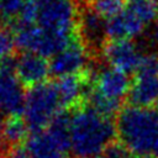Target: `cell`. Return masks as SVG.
<instances>
[{
  "instance_id": "obj_1",
  "label": "cell",
  "mask_w": 158,
  "mask_h": 158,
  "mask_svg": "<svg viewBox=\"0 0 158 158\" xmlns=\"http://www.w3.org/2000/svg\"><path fill=\"white\" fill-rule=\"evenodd\" d=\"M117 141L137 158H158V110L123 105L115 120Z\"/></svg>"
},
{
  "instance_id": "obj_2",
  "label": "cell",
  "mask_w": 158,
  "mask_h": 158,
  "mask_svg": "<svg viewBox=\"0 0 158 158\" xmlns=\"http://www.w3.org/2000/svg\"><path fill=\"white\" fill-rule=\"evenodd\" d=\"M116 139V126L111 117L99 114L89 104L72 111V158L100 157L106 147Z\"/></svg>"
},
{
  "instance_id": "obj_3",
  "label": "cell",
  "mask_w": 158,
  "mask_h": 158,
  "mask_svg": "<svg viewBox=\"0 0 158 158\" xmlns=\"http://www.w3.org/2000/svg\"><path fill=\"white\" fill-rule=\"evenodd\" d=\"M62 107L56 81L35 85L26 93L23 118L30 132L46 130Z\"/></svg>"
},
{
  "instance_id": "obj_4",
  "label": "cell",
  "mask_w": 158,
  "mask_h": 158,
  "mask_svg": "<svg viewBox=\"0 0 158 158\" xmlns=\"http://www.w3.org/2000/svg\"><path fill=\"white\" fill-rule=\"evenodd\" d=\"M78 15L75 0H37L36 25L51 33L69 40L77 37Z\"/></svg>"
},
{
  "instance_id": "obj_5",
  "label": "cell",
  "mask_w": 158,
  "mask_h": 158,
  "mask_svg": "<svg viewBox=\"0 0 158 158\" xmlns=\"http://www.w3.org/2000/svg\"><path fill=\"white\" fill-rule=\"evenodd\" d=\"M26 93L16 74V54L0 62V117L23 115Z\"/></svg>"
},
{
  "instance_id": "obj_6",
  "label": "cell",
  "mask_w": 158,
  "mask_h": 158,
  "mask_svg": "<svg viewBox=\"0 0 158 158\" xmlns=\"http://www.w3.org/2000/svg\"><path fill=\"white\" fill-rule=\"evenodd\" d=\"M78 6V36L91 59H102V51L109 41L106 31L107 20L96 14L85 2Z\"/></svg>"
},
{
  "instance_id": "obj_7",
  "label": "cell",
  "mask_w": 158,
  "mask_h": 158,
  "mask_svg": "<svg viewBox=\"0 0 158 158\" xmlns=\"http://www.w3.org/2000/svg\"><path fill=\"white\" fill-rule=\"evenodd\" d=\"M132 80L128 74L105 64L104 59H98L94 67L93 89L111 100L123 101L127 99Z\"/></svg>"
},
{
  "instance_id": "obj_8",
  "label": "cell",
  "mask_w": 158,
  "mask_h": 158,
  "mask_svg": "<svg viewBox=\"0 0 158 158\" xmlns=\"http://www.w3.org/2000/svg\"><path fill=\"white\" fill-rule=\"evenodd\" d=\"M93 62L94 59L90 58L79 36H77L63 51L51 58V75L60 78L65 75L78 74L89 68Z\"/></svg>"
},
{
  "instance_id": "obj_9",
  "label": "cell",
  "mask_w": 158,
  "mask_h": 158,
  "mask_svg": "<svg viewBox=\"0 0 158 158\" xmlns=\"http://www.w3.org/2000/svg\"><path fill=\"white\" fill-rule=\"evenodd\" d=\"M142 58L143 53L132 40H109L102 51V59L126 74H135Z\"/></svg>"
},
{
  "instance_id": "obj_10",
  "label": "cell",
  "mask_w": 158,
  "mask_h": 158,
  "mask_svg": "<svg viewBox=\"0 0 158 158\" xmlns=\"http://www.w3.org/2000/svg\"><path fill=\"white\" fill-rule=\"evenodd\" d=\"M16 74L26 88L47 81L51 74L49 60L36 53L21 52L16 54Z\"/></svg>"
},
{
  "instance_id": "obj_11",
  "label": "cell",
  "mask_w": 158,
  "mask_h": 158,
  "mask_svg": "<svg viewBox=\"0 0 158 158\" xmlns=\"http://www.w3.org/2000/svg\"><path fill=\"white\" fill-rule=\"evenodd\" d=\"M158 99V74L137 70L127 95L128 105L149 107Z\"/></svg>"
},
{
  "instance_id": "obj_12",
  "label": "cell",
  "mask_w": 158,
  "mask_h": 158,
  "mask_svg": "<svg viewBox=\"0 0 158 158\" xmlns=\"http://www.w3.org/2000/svg\"><path fill=\"white\" fill-rule=\"evenodd\" d=\"M146 25L127 7L106 21L109 40H132L141 36Z\"/></svg>"
},
{
  "instance_id": "obj_13",
  "label": "cell",
  "mask_w": 158,
  "mask_h": 158,
  "mask_svg": "<svg viewBox=\"0 0 158 158\" xmlns=\"http://www.w3.org/2000/svg\"><path fill=\"white\" fill-rule=\"evenodd\" d=\"M30 158H70V153L63 149L46 130L31 132L25 142Z\"/></svg>"
},
{
  "instance_id": "obj_14",
  "label": "cell",
  "mask_w": 158,
  "mask_h": 158,
  "mask_svg": "<svg viewBox=\"0 0 158 158\" xmlns=\"http://www.w3.org/2000/svg\"><path fill=\"white\" fill-rule=\"evenodd\" d=\"M4 136L10 148L21 146L22 142L28 138L30 128L22 116H11L5 118L4 123Z\"/></svg>"
},
{
  "instance_id": "obj_15",
  "label": "cell",
  "mask_w": 158,
  "mask_h": 158,
  "mask_svg": "<svg viewBox=\"0 0 158 158\" xmlns=\"http://www.w3.org/2000/svg\"><path fill=\"white\" fill-rule=\"evenodd\" d=\"M146 26L158 21V2L157 0H133L128 1L127 6Z\"/></svg>"
},
{
  "instance_id": "obj_16",
  "label": "cell",
  "mask_w": 158,
  "mask_h": 158,
  "mask_svg": "<svg viewBox=\"0 0 158 158\" xmlns=\"http://www.w3.org/2000/svg\"><path fill=\"white\" fill-rule=\"evenodd\" d=\"M127 0H88L85 4L89 5L96 14L109 20L123 11Z\"/></svg>"
},
{
  "instance_id": "obj_17",
  "label": "cell",
  "mask_w": 158,
  "mask_h": 158,
  "mask_svg": "<svg viewBox=\"0 0 158 158\" xmlns=\"http://www.w3.org/2000/svg\"><path fill=\"white\" fill-rule=\"evenodd\" d=\"M26 0H0V25L11 26L15 23L25 6Z\"/></svg>"
},
{
  "instance_id": "obj_18",
  "label": "cell",
  "mask_w": 158,
  "mask_h": 158,
  "mask_svg": "<svg viewBox=\"0 0 158 158\" xmlns=\"http://www.w3.org/2000/svg\"><path fill=\"white\" fill-rule=\"evenodd\" d=\"M16 49V42H15V35L11 27L0 25V62L15 56Z\"/></svg>"
},
{
  "instance_id": "obj_19",
  "label": "cell",
  "mask_w": 158,
  "mask_h": 158,
  "mask_svg": "<svg viewBox=\"0 0 158 158\" xmlns=\"http://www.w3.org/2000/svg\"><path fill=\"white\" fill-rule=\"evenodd\" d=\"M102 157L104 158H131L132 154L127 151V148L123 144H121L116 139L106 147V149L102 153Z\"/></svg>"
},
{
  "instance_id": "obj_20",
  "label": "cell",
  "mask_w": 158,
  "mask_h": 158,
  "mask_svg": "<svg viewBox=\"0 0 158 158\" xmlns=\"http://www.w3.org/2000/svg\"><path fill=\"white\" fill-rule=\"evenodd\" d=\"M10 147L5 139V136H4V126L0 121V158H6L9 152H10Z\"/></svg>"
},
{
  "instance_id": "obj_21",
  "label": "cell",
  "mask_w": 158,
  "mask_h": 158,
  "mask_svg": "<svg viewBox=\"0 0 158 158\" xmlns=\"http://www.w3.org/2000/svg\"><path fill=\"white\" fill-rule=\"evenodd\" d=\"M6 158H30V157H28V153H27L25 146L21 144V146L11 148Z\"/></svg>"
},
{
  "instance_id": "obj_22",
  "label": "cell",
  "mask_w": 158,
  "mask_h": 158,
  "mask_svg": "<svg viewBox=\"0 0 158 158\" xmlns=\"http://www.w3.org/2000/svg\"><path fill=\"white\" fill-rule=\"evenodd\" d=\"M149 43H152L153 46H157L158 47V21L154 22V25L152 26L148 36H147Z\"/></svg>"
},
{
  "instance_id": "obj_23",
  "label": "cell",
  "mask_w": 158,
  "mask_h": 158,
  "mask_svg": "<svg viewBox=\"0 0 158 158\" xmlns=\"http://www.w3.org/2000/svg\"><path fill=\"white\" fill-rule=\"evenodd\" d=\"M154 107H156V109H157V110H158V99H157V101H156V102H154Z\"/></svg>"
},
{
  "instance_id": "obj_24",
  "label": "cell",
  "mask_w": 158,
  "mask_h": 158,
  "mask_svg": "<svg viewBox=\"0 0 158 158\" xmlns=\"http://www.w3.org/2000/svg\"><path fill=\"white\" fill-rule=\"evenodd\" d=\"M96 158H104V157H102V156H100V157H96Z\"/></svg>"
},
{
  "instance_id": "obj_25",
  "label": "cell",
  "mask_w": 158,
  "mask_h": 158,
  "mask_svg": "<svg viewBox=\"0 0 158 158\" xmlns=\"http://www.w3.org/2000/svg\"><path fill=\"white\" fill-rule=\"evenodd\" d=\"M128 1H133V0H127V2H128Z\"/></svg>"
},
{
  "instance_id": "obj_26",
  "label": "cell",
  "mask_w": 158,
  "mask_h": 158,
  "mask_svg": "<svg viewBox=\"0 0 158 158\" xmlns=\"http://www.w3.org/2000/svg\"><path fill=\"white\" fill-rule=\"evenodd\" d=\"M131 158H137V157H133V156H132V157H131Z\"/></svg>"
},
{
  "instance_id": "obj_27",
  "label": "cell",
  "mask_w": 158,
  "mask_h": 158,
  "mask_svg": "<svg viewBox=\"0 0 158 158\" xmlns=\"http://www.w3.org/2000/svg\"><path fill=\"white\" fill-rule=\"evenodd\" d=\"M86 1H88V0H85V2H86Z\"/></svg>"
},
{
  "instance_id": "obj_28",
  "label": "cell",
  "mask_w": 158,
  "mask_h": 158,
  "mask_svg": "<svg viewBox=\"0 0 158 158\" xmlns=\"http://www.w3.org/2000/svg\"><path fill=\"white\" fill-rule=\"evenodd\" d=\"M157 2H158V0H157Z\"/></svg>"
}]
</instances>
